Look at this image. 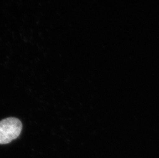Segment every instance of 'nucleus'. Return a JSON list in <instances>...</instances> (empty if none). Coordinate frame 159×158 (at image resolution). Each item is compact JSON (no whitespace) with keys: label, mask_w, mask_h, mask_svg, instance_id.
I'll list each match as a JSON object with an SVG mask.
<instances>
[{"label":"nucleus","mask_w":159,"mask_h":158,"mask_svg":"<svg viewBox=\"0 0 159 158\" xmlns=\"http://www.w3.org/2000/svg\"><path fill=\"white\" fill-rule=\"evenodd\" d=\"M22 129L19 119L14 117L6 118L0 121V144H7L17 139Z\"/></svg>","instance_id":"f257e3e1"}]
</instances>
